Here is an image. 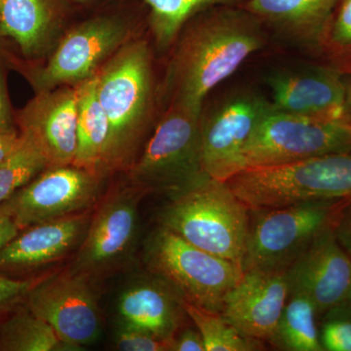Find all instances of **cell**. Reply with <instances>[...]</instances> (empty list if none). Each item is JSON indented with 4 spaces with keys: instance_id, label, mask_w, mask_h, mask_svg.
<instances>
[{
    "instance_id": "6",
    "label": "cell",
    "mask_w": 351,
    "mask_h": 351,
    "mask_svg": "<svg viewBox=\"0 0 351 351\" xmlns=\"http://www.w3.org/2000/svg\"><path fill=\"white\" fill-rule=\"evenodd\" d=\"M145 260L149 271L169 283L184 302L216 313L244 274L235 263L160 226L145 243Z\"/></svg>"
},
{
    "instance_id": "25",
    "label": "cell",
    "mask_w": 351,
    "mask_h": 351,
    "mask_svg": "<svg viewBox=\"0 0 351 351\" xmlns=\"http://www.w3.org/2000/svg\"><path fill=\"white\" fill-rule=\"evenodd\" d=\"M184 311L204 341L206 351H253L263 350L262 341L240 332L219 313L184 301Z\"/></svg>"
},
{
    "instance_id": "29",
    "label": "cell",
    "mask_w": 351,
    "mask_h": 351,
    "mask_svg": "<svg viewBox=\"0 0 351 351\" xmlns=\"http://www.w3.org/2000/svg\"><path fill=\"white\" fill-rule=\"evenodd\" d=\"M328 313L330 317L325 321L320 332L323 350L351 351V315L339 313L338 308Z\"/></svg>"
},
{
    "instance_id": "10",
    "label": "cell",
    "mask_w": 351,
    "mask_h": 351,
    "mask_svg": "<svg viewBox=\"0 0 351 351\" xmlns=\"http://www.w3.org/2000/svg\"><path fill=\"white\" fill-rule=\"evenodd\" d=\"M89 277L66 267L41 277L25 306L45 320L73 351L96 343L103 332L98 298Z\"/></svg>"
},
{
    "instance_id": "36",
    "label": "cell",
    "mask_w": 351,
    "mask_h": 351,
    "mask_svg": "<svg viewBox=\"0 0 351 351\" xmlns=\"http://www.w3.org/2000/svg\"><path fill=\"white\" fill-rule=\"evenodd\" d=\"M346 103L351 114V80L346 82Z\"/></svg>"
},
{
    "instance_id": "5",
    "label": "cell",
    "mask_w": 351,
    "mask_h": 351,
    "mask_svg": "<svg viewBox=\"0 0 351 351\" xmlns=\"http://www.w3.org/2000/svg\"><path fill=\"white\" fill-rule=\"evenodd\" d=\"M350 202L313 201L250 211L243 271L287 270L314 239L335 230Z\"/></svg>"
},
{
    "instance_id": "16",
    "label": "cell",
    "mask_w": 351,
    "mask_h": 351,
    "mask_svg": "<svg viewBox=\"0 0 351 351\" xmlns=\"http://www.w3.org/2000/svg\"><path fill=\"white\" fill-rule=\"evenodd\" d=\"M93 209L21 230L0 249V274L41 269L75 253L86 233Z\"/></svg>"
},
{
    "instance_id": "18",
    "label": "cell",
    "mask_w": 351,
    "mask_h": 351,
    "mask_svg": "<svg viewBox=\"0 0 351 351\" xmlns=\"http://www.w3.org/2000/svg\"><path fill=\"white\" fill-rule=\"evenodd\" d=\"M151 274L133 281L119 295V324L173 339L189 317L184 299L169 283Z\"/></svg>"
},
{
    "instance_id": "4",
    "label": "cell",
    "mask_w": 351,
    "mask_h": 351,
    "mask_svg": "<svg viewBox=\"0 0 351 351\" xmlns=\"http://www.w3.org/2000/svg\"><path fill=\"white\" fill-rule=\"evenodd\" d=\"M202 112L170 104L130 167L126 182L170 197L207 179L201 161Z\"/></svg>"
},
{
    "instance_id": "38",
    "label": "cell",
    "mask_w": 351,
    "mask_h": 351,
    "mask_svg": "<svg viewBox=\"0 0 351 351\" xmlns=\"http://www.w3.org/2000/svg\"><path fill=\"white\" fill-rule=\"evenodd\" d=\"M0 7H1V0H0Z\"/></svg>"
},
{
    "instance_id": "27",
    "label": "cell",
    "mask_w": 351,
    "mask_h": 351,
    "mask_svg": "<svg viewBox=\"0 0 351 351\" xmlns=\"http://www.w3.org/2000/svg\"><path fill=\"white\" fill-rule=\"evenodd\" d=\"M46 168L43 154L21 135L19 145L0 164V206Z\"/></svg>"
},
{
    "instance_id": "14",
    "label": "cell",
    "mask_w": 351,
    "mask_h": 351,
    "mask_svg": "<svg viewBox=\"0 0 351 351\" xmlns=\"http://www.w3.org/2000/svg\"><path fill=\"white\" fill-rule=\"evenodd\" d=\"M291 294L306 295L318 314L329 313L351 298V256L335 230H327L286 270Z\"/></svg>"
},
{
    "instance_id": "28",
    "label": "cell",
    "mask_w": 351,
    "mask_h": 351,
    "mask_svg": "<svg viewBox=\"0 0 351 351\" xmlns=\"http://www.w3.org/2000/svg\"><path fill=\"white\" fill-rule=\"evenodd\" d=\"M115 348L122 351H174V339H165L137 328L119 324Z\"/></svg>"
},
{
    "instance_id": "12",
    "label": "cell",
    "mask_w": 351,
    "mask_h": 351,
    "mask_svg": "<svg viewBox=\"0 0 351 351\" xmlns=\"http://www.w3.org/2000/svg\"><path fill=\"white\" fill-rule=\"evenodd\" d=\"M271 103L247 93L226 100L201 120V161L205 174L226 182L245 169L244 151Z\"/></svg>"
},
{
    "instance_id": "8",
    "label": "cell",
    "mask_w": 351,
    "mask_h": 351,
    "mask_svg": "<svg viewBox=\"0 0 351 351\" xmlns=\"http://www.w3.org/2000/svg\"><path fill=\"white\" fill-rule=\"evenodd\" d=\"M350 151L351 119H311L272 108L245 147V169Z\"/></svg>"
},
{
    "instance_id": "34",
    "label": "cell",
    "mask_w": 351,
    "mask_h": 351,
    "mask_svg": "<svg viewBox=\"0 0 351 351\" xmlns=\"http://www.w3.org/2000/svg\"><path fill=\"white\" fill-rule=\"evenodd\" d=\"M21 232L12 217L0 208V249L3 248Z\"/></svg>"
},
{
    "instance_id": "21",
    "label": "cell",
    "mask_w": 351,
    "mask_h": 351,
    "mask_svg": "<svg viewBox=\"0 0 351 351\" xmlns=\"http://www.w3.org/2000/svg\"><path fill=\"white\" fill-rule=\"evenodd\" d=\"M110 126L107 114L97 98L95 75L82 83L78 101L77 147L73 165L98 173L104 172L110 141Z\"/></svg>"
},
{
    "instance_id": "7",
    "label": "cell",
    "mask_w": 351,
    "mask_h": 351,
    "mask_svg": "<svg viewBox=\"0 0 351 351\" xmlns=\"http://www.w3.org/2000/svg\"><path fill=\"white\" fill-rule=\"evenodd\" d=\"M133 38V25L123 16L100 15L71 29L43 66H31L9 58L19 66L36 92L77 85L93 77L103 64Z\"/></svg>"
},
{
    "instance_id": "11",
    "label": "cell",
    "mask_w": 351,
    "mask_h": 351,
    "mask_svg": "<svg viewBox=\"0 0 351 351\" xmlns=\"http://www.w3.org/2000/svg\"><path fill=\"white\" fill-rule=\"evenodd\" d=\"M105 176L73 165L47 167L0 208L20 230L93 209Z\"/></svg>"
},
{
    "instance_id": "23",
    "label": "cell",
    "mask_w": 351,
    "mask_h": 351,
    "mask_svg": "<svg viewBox=\"0 0 351 351\" xmlns=\"http://www.w3.org/2000/svg\"><path fill=\"white\" fill-rule=\"evenodd\" d=\"M317 309L304 295L291 294L271 345L289 351H323L316 323Z\"/></svg>"
},
{
    "instance_id": "22",
    "label": "cell",
    "mask_w": 351,
    "mask_h": 351,
    "mask_svg": "<svg viewBox=\"0 0 351 351\" xmlns=\"http://www.w3.org/2000/svg\"><path fill=\"white\" fill-rule=\"evenodd\" d=\"M151 9L149 23L159 52L173 47L189 21L208 9L234 6L237 0H141Z\"/></svg>"
},
{
    "instance_id": "32",
    "label": "cell",
    "mask_w": 351,
    "mask_h": 351,
    "mask_svg": "<svg viewBox=\"0 0 351 351\" xmlns=\"http://www.w3.org/2000/svg\"><path fill=\"white\" fill-rule=\"evenodd\" d=\"M174 351H206L202 336L196 327L184 326L176 334Z\"/></svg>"
},
{
    "instance_id": "31",
    "label": "cell",
    "mask_w": 351,
    "mask_h": 351,
    "mask_svg": "<svg viewBox=\"0 0 351 351\" xmlns=\"http://www.w3.org/2000/svg\"><path fill=\"white\" fill-rule=\"evenodd\" d=\"M7 56L0 48V132L16 130L15 113L7 87Z\"/></svg>"
},
{
    "instance_id": "19",
    "label": "cell",
    "mask_w": 351,
    "mask_h": 351,
    "mask_svg": "<svg viewBox=\"0 0 351 351\" xmlns=\"http://www.w3.org/2000/svg\"><path fill=\"white\" fill-rule=\"evenodd\" d=\"M63 16L61 0H1L0 36L13 39L27 59L49 47Z\"/></svg>"
},
{
    "instance_id": "1",
    "label": "cell",
    "mask_w": 351,
    "mask_h": 351,
    "mask_svg": "<svg viewBox=\"0 0 351 351\" xmlns=\"http://www.w3.org/2000/svg\"><path fill=\"white\" fill-rule=\"evenodd\" d=\"M263 23L245 9L218 6L193 18L173 45L161 94L202 112L208 93L265 45Z\"/></svg>"
},
{
    "instance_id": "24",
    "label": "cell",
    "mask_w": 351,
    "mask_h": 351,
    "mask_svg": "<svg viewBox=\"0 0 351 351\" xmlns=\"http://www.w3.org/2000/svg\"><path fill=\"white\" fill-rule=\"evenodd\" d=\"M0 351H73L52 327L27 307L0 325Z\"/></svg>"
},
{
    "instance_id": "20",
    "label": "cell",
    "mask_w": 351,
    "mask_h": 351,
    "mask_svg": "<svg viewBox=\"0 0 351 351\" xmlns=\"http://www.w3.org/2000/svg\"><path fill=\"white\" fill-rule=\"evenodd\" d=\"M339 0H248L244 9L290 38L315 46Z\"/></svg>"
},
{
    "instance_id": "3",
    "label": "cell",
    "mask_w": 351,
    "mask_h": 351,
    "mask_svg": "<svg viewBox=\"0 0 351 351\" xmlns=\"http://www.w3.org/2000/svg\"><path fill=\"white\" fill-rule=\"evenodd\" d=\"M250 218V210L228 182L207 178L171 197L159 226L242 269Z\"/></svg>"
},
{
    "instance_id": "35",
    "label": "cell",
    "mask_w": 351,
    "mask_h": 351,
    "mask_svg": "<svg viewBox=\"0 0 351 351\" xmlns=\"http://www.w3.org/2000/svg\"><path fill=\"white\" fill-rule=\"evenodd\" d=\"M21 142V134L16 130L0 132V164L10 156Z\"/></svg>"
},
{
    "instance_id": "26",
    "label": "cell",
    "mask_w": 351,
    "mask_h": 351,
    "mask_svg": "<svg viewBox=\"0 0 351 351\" xmlns=\"http://www.w3.org/2000/svg\"><path fill=\"white\" fill-rule=\"evenodd\" d=\"M315 47L341 75L351 73V0H339Z\"/></svg>"
},
{
    "instance_id": "33",
    "label": "cell",
    "mask_w": 351,
    "mask_h": 351,
    "mask_svg": "<svg viewBox=\"0 0 351 351\" xmlns=\"http://www.w3.org/2000/svg\"><path fill=\"white\" fill-rule=\"evenodd\" d=\"M335 234L339 244L351 256V202L343 210L335 228Z\"/></svg>"
},
{
    "instance_id": "39",
    "label": "cell",
    "mask_w": 351,
    "mask_h": 351,
    "mask_svg": "<svg viewBox=\"0 0 351 351\" xmlns=\"http://www.w3.org/2000/svg\"><path fill=\"white\" fill-rule=\"evenodd\" d=\"M350 75V76H351V73H350V75Z\"/></svg>"
},
{
    "instance_id": "30",
    "label": "cell",
    "mask_w": 351,
    "mask_h": 351,
    "mask_svg": "<svg viewBox=\"0 0 351 351\" xmlns=\"http://www.w3.org/2000/svg\"><path fill=\"white\" fill-rule=\"evenodd\" d=\"M41 277L19 279L0 274V317L12 313L16 307L25 302L29 291Z\"/></svg>"
},
{
    "instance_id": "2",
    "label": "cell",
    "mask_w": 351,
    "mask_h": 351,
    "mask_svg": "<svg viewBox=\"0 0 351 351\" xmlns=\"http://www.w3.org/2000/svg\"><path fill=\"white\" fill-rule=\"evenodd\" d=\"M152 51L129 40L95 75L97 98L110 122L104 172H125L147 140L156 104Z\"/></svg>"
},
{
    "instance_id": "13",
    "label": "cell",
    "mask_w": 351,
    "mask_h": 351,
    "mask_svg": "<svg viewBox=\"0 0 351 351\" xmlns=\"http://www.w3.org/2000/svg\"><path fill=\"white\" fill-rule=\"evenodd\" d=\"M80 88L82 83L36 92L15 113L19 133L43 154L47 167L71 165L75 160Z\"/></svg>"
},
{
    "instance_id": "37",
    "label": "cell",
    "mask_w": 351,
    "mask_h": 351,
    "mask_svg": "<svg viewBox=\"0 0 351 351\" xmlns=\"http://www.w3.org/2000/svg\"><path fill=\"white\" fill-rule=\"evenodd\" d=\"M75 1L85 2V1H89V0H75Z\"/></svg>"
},
{
    "instance_id": "9",
    "label": "cell",
    "mask_w": 351,
    "mask_h": 351,
    "mask_svg": "<svg viewBox=\"0 0 351 351\" xmlns=\"http://www.w3.org/2000/svg\"><path fill=\"white\" fill-rule=\"evenodd\" d=\"M145 195L127 182L104 193L95 205L86 233L69 267L93 281L123 267L135 250L138 205Z\"/></svg>"
},
{
    "instance_id": "15",
    "label": "cell",
    "mask_w": 351,
    "mask_h": 351,
    "mask_svg": "<svg viewBox=\"0 0 351 351\" xmlns=\"http://www.w3.org/2000/svg\"><path fill=\"white\" fill-rule=\"evenodd\" d=\"M289 298L286 270H248L226 295L219 313L244 336L271 343Z\"/></svg>"
},
{
    "instance_id": "17",
    "label": "cell",
    "mask_w": 351,
    "mask_h": 351,
    "mask_svg": "<svg viewBox=\"0 0 351 351\" xmlns=\"http://www.w3.org/2000/svg\"><path fill=\"white\" fill-rule=\"evenodd\" d=\"M332 66L302 73H281L269 80L276 112L319 119H351L346 82Z\"/></svg>"
}]
</instances>
